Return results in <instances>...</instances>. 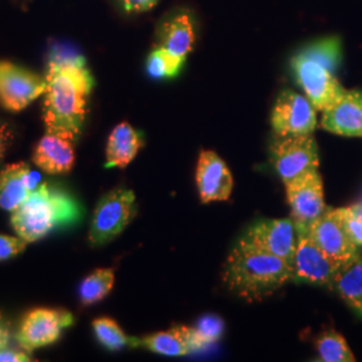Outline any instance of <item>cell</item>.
<instances>
[{"label":"cell","instance_id":"1","mask_svg":"<svg viewBox=\"0 0 362 362\" xmlns=\"http://www.w3.org/2000/svg\"><path fill=\"white\" fill-rule=\"evenodd\" d=\"M46 79L43 106L46 129L74 141L83 127L88 97L94 85L90 71L79 57H57L49 64Z\"/></svg>","mask_w":362,"mask_h":362},{"label":"cell","instance_id":"2","mask_svg":"<svg viewBox=\"0 0 362 362\" xmlns=\"http://www.w3.org/2000/svg\"><path fill=\"white\" fill-rule=\"evenodd\" d=\"M294 279V270L284 259L238 242L228 255L223 281L228 290L248 302L272 296Z\"/></svg>","mask_w":362,"mask_h":362},{"label":"cell","instance_id":"3","mask_svg":"<svg viewBox=\"0 0 362 362\" xmlns=\"http://www.w3.org/2000/svg\"><path fill=\"white\" fill-rule=\"evenodd\" d=\"M78 216L79 208L70 194L52 184H38L26 202L11 212V226L18 236L34 243Z\"/></svg>","mask_w":362,"mask_h":362},{"label":"cell","instance_id":"4","mask_svg":"<svg viewBox=\"0 0 362 362\" xmlns=\"http://www.w3.org/2000/svg\"><path fill=\"white\" fill-rule=\"evenodd\" d=\"M136 215L133 191L116 188L105 194L93 214L89 240L93 246H104L122 233Z\"/></svg>","mask_w":362,"mask_h":362},{"label":"cell","instance_id":"5","mask_svg":"<svg viewBox=\"0 0 362 362\" xmlns=\"http://www.w3.org/2000/svg\"><path fill=\"white\" fill-rule=\"evenodd\" d=\"M298 83L317 110L324 112L338 101L346 89L339 83L334 73L320 61L299 52L291 61Z\"/></svg>","mask_w":362,"mask_h":362},{"label":"cell","instance_id":"6","mask_svg":"<svg viewBox=\"0 0 362 362\" xmlns=\"http://www.w3.org/2000/svg\"><path fill=\"white\" fill-rule=\"evenodd\" d=\"M291 219L297 230H309L311 224L324 215V185L318 169L285 182Z\"/></svg>","mask_w":362,"mask_h":362},{"label":"cell","instance_id":"7","mask_svg":"<svg viewBox=\"0 0 362 362\" xmlns=\"http://www.w3.org/2000/svg\"><path fill=\"white\" fill-rule=\"evenodd\" d=\"M272 164L284 182L318 169V148L313 134L276 137L272 145Z\"/></svg>","mask_w":362,"mask_h":362},{"label":"cell","instance_id":"8","mask_svg":"<svg viewBox=\"0 0 362 362\" xmlns=\"http://www.w3.org/2000/svg\"><path fill=\"white\" fill-rule=\"evenodd\" d=\"M47 88L46 77L8 61H0V104L10 112H21Z\"/></svg>","mask_w":362,"mask_h":362},{"label":"cell","instance_id":"9","mask_svg":"<svg viewBox=\"0 0 362 362\" xmlns=\"http://www.w3.org/2000/svg\"><path fill=\"white\" fill-rule=\"evenodd\" d=\"M73 321L71 313L65 309L38 308L28 311L19 325L18 342L28 353L45 348L62 336V332Z\"/></svg>","mask_w":362,"mask_h":362},{"label":"cell","instance_id":"10","mask_svg":"<svg viewBox=\"0 0 362 362\" xmlns=\"http://www.w3.org/2000/svg\"><path fill=\"white\" fill-rule=\"evenodd\" d=\"M297 240V227L293 219H275L255 223L239 242L284 259L293 266Z\"/></svg>","mask_w":362,"mask_h":362},{"label":"cell","instance_id":"11","mask_svg":"<svg viewBox=\"0 0 362 362\" xmlns=\"http://www.w3.org/2000/svg\"><path fill=\"white\" fill-rule=\"evenodd\" d=\"M315 112L308 97L293 90L282 91L272 110V130L276 137L313 134L317 127Z\"/></svg>","mask_w":362,"mask_h":362},{"label":"cell","instance_id":"12","mask_svg":"<svg viewBox=\"0 0 362 362\" xmlns=\"http://www.w3.org/2000/svg\"><path fill=\"white\" fill-rule=\"evenodd\" d=\"M297 250L294 255V279L310 285L333 286L337 272L341 269L313 240L309 230H297Z\"/></svg>","mask_w":362,"mask_h":362},{"label":"cell","instance_id":"13","mask_svg":"<svg viewBox=\"0 0 362 362\" xmlns=\"http://www.w3.org/2000/svg\"><path fill=\"white\" fill-rule=\"evenodd\" d=\"M309 233L318 247L339 267L361 255L360 247L351 242L345 231L337 208H327L324 215L309 227Z\"/></svg>","mask_w":362,"mask_h":362},{"label":"cell","instance_id":"14","mask_svg":"<svg viewBox=\"0 0 362 362\" xmlns=\"http://www.w3.org/2000/svg\"><path fill=\"white\" fill-rule=\"evenodd\" d=\"M196 182L203 203L228 200L233 192L231 170L212 151H204L199 157Z\"/></svg>","mask_w":362,"mask_h":362},{"label":"cell","instance_id":"15","mask_svg":"<svg viewBox=\"0 0 362 362\" xmlns=\"http://www.w3.org/2000/svg\"><path fill=\"white\" fill-rule=\"evenodd\" d=\"M321 127L339 136L362 137V91H345L338 101L324 110Z\"/></svg>","mask_w":362,"mask_h":362},{"label":"cell","instance_id":"16","mask_svg":"<svg viewBox=\"0 0 362 362\" xmlns=\"http://www.w3.org/2000/svg\"><path fill=\"white\" fill-rule=\"evenodd\" d=\"M33 161L38 168L49 175H62L70 172L76 163L73 140L47 132L37 144Z\"/></svg>","mask_w":362,"mask_h":362},{"label":"cell","instance_id":"17","mask_svg":"<svg viewBox=\"0 0 362 362\" xmlns=\"http://www.w3.org/2000/svg\"><path fill=\"white\" fill-rule=\"evenodd\" d=\"M39 176L26 163H15L0 170V208L13 212L38 185Z\"/></svg>","mask_w":362,"mask_h":362},{"label":"cell","instance_id":"18","mask_svg":"<svg viewBox=\"0 0 362 362\" xmlns=\"http://www.w3.org/2000/svg\"><path fill=\"white\" fill-rule=\"evenodd\" d=\"M143 146L140 132L128 122L118 124L112 130L106 145V168H125Z\"/></svg>","mask_w":362,"mask_h":362},{"label":"cell","instance_id":"19","mask_svg":"<svg viewBox=\"0 0 362 362\" xmlns=\"http://www.w3.org/2000/svg\"><path fill=\"white\" fill-rule=\"evenodd\" d=\"M132 345L141 346L157 354L168 357L187 356L194 353L188 336V326L182 325L173 326L165 332H158L143 338H132Z\"/></svg>","mask_w":362,"mask_h":362},{"label":"cell","instance_id":"20","mask_svg":"<svg viewBox=\"0 0 362 362\" xmlns=\"http://www.w3.org/2000/svg\"><path fill=\"white\" fill-rule=\"evenodd\" d=\"M332 288L336 290L349 308L362 317V255L338 270Z\"/></svg>","mask_w":362,"mask_h":362},{"label":"cell","instance_id":"21","mask_svg":"<svg viewBox=\"0 0 362 362\" xmlns=\"http://www.w3.org/2000/svg\"><path fill=\"white\" fill-rule=\"evenodd\" d=\"M194 27L188 15L181 13L170 19L161 33V47L170 54L185 59L194 45Z\"/></svg>","mask_w":362,"mask_h":362},{"label":"cell","instance_id":"22","mask_svg":"<svg viewBox=\"0 0 362 362\" xmlns=\"http://www.w3.org/2000/svg\"><path fill=\"white\" fill-rule=\"evenodd\" d=\"M115 285L112 269H97L89 274L79 286V299L83 306H90L109 296Z\"/></svg>","mask_w":362,"mask_h":362},{"label":"cell","instance_id":"23","mask_svg":"<svg viewBox=\"0 0 362 362\" xmlns=\"http://www.w3.org/2000/svg\"><path fill=\"white\" fill-rule=\"evenodd\" d=\"M224 333V322L219 315H203L194 326H188L189 342L194 351L218 342Z\"/></svg>","mask_w":362,"mask_h":362},{"label":"cell","instance_id":"24","mask_svg":"<svg viewBox=\"0 0 362 362\" xmlns=\"http://www.w3.org/2000/svg\"><path fill=\"white\" fill-rule=\"evenodd\" d=\"M317 350L325 362H354L356 357L351 353L345 338L334 330L325 332L317 339Z\"/></svg>","mask_w":362,"mask_h":362},{"label":"cell","instance_id":"25","mask_svg":"<svg viewBox=\"0 0 362 362\" xmlns=\"http://www.w3.org/2000/svg\"><path fill=\"white\" fill-rule=\"evenodd\" d=\"M93 330L98 342L107 350L116 351L132 345V338L124 333L119 325L112 318L101 317L93 321Z\"/></svg>","mask_w":362,"mask_h":362},{"label":"cell","instance_id":"26","mask_svg":"<svg viewBox=\"0 0 362 362\" xmlns=\"http://www.w3.org/2000/svg\"><path fill=\"white\" fill-rule=\"evenodd\" d=\"M182 64L184 59L170 54L168 50L160 46L151 52L146 62V70L151 77L172 78L180 71Z\"/></svg>","mask_w":362,"mask_h":362},{"label":"cell","instance_id":"27","mask_svg":"<svg viewBox=\"0 0 362 362\" xmlns=\"http://www.w3.org/2000/svg\"><path fill=\"white\" fill-rule=\"evenodd\" d=\"M311 58L320 61L326 67H329L333 73L336 71L337 67L341 62V42L338 38L322 39L309 47H306L303 52Z\"/></svg>","mask_w":362,"mask_h":362},{"label":"cell","instance_id":"28","mask_svg":"<svg viewBox=\"0 0 362 362\" xmlns=\"http://www.w3.org/2000/svg\"><path fill=\"white\" fill-rule=\"evenodd\" d=\"M337 212L351 242L357 247H362L361 216H358L351 207L337 208Z\"/></svg>","mask_w":362,"mask_h":362},{"label":"cell","instance_id":"29","mask_svg":"<svg viewBox=\"0 0 362 362\" xmlns=\"http://www.w3.org/2000/svg\"><path fill=\"white\" fill-rule=\"evenodd\" d=\"M27 243L21 236H10L0 233V262L8 260L26 250Z\"/></svg>","mask_w":362,"mask_h":362},{"label":"cell","instance_id":"30","mask_svg":"<svg viewBox=\"0 0 362 362\" xmlns=\"http://www.w3.org/2000/svg\"><path fill=\"white\" fill-rule=\"evenodd\" d=\"M124 10L129 13H139L149 11L153 8L158 0H119Z\"/></svg>","mask_w":362,"mask_h":362},{"label":"cell","instance_id":"31","mask_svg":"<svg viewBox=\"0 0 362 362\" xmlns=\"http://www.w3.org/2000/svg\"><path fill=\"white\" fill-rule=\"evenodd\" d=\"M31 357L26 350H16L6 346L0 349V362H28Z\"/></svg>","mask_w":362,"mask_h":362},{"label":"cell","instance_id":"32","mask_svg":"<svg viewBox=\"0 0 362 362\" xmlns=\"http://www.w3.org/2000/svg\"><path fill=\"white\" fill-rule=\"evenodd\" d=\"M13 132L11 127L7 122H4L3 119H0V161L13 143Z\"/></svg>","mask_w":362,"mask_h":362},{"label":"cell","instance_id":"33","mask_svg":"<svg viewBox=\"0 0 362 362\" xmlns=\"http://www.w3.org/2000/svg\"><path fill=\"white\" fill-rule=\"evenodd\" d=\"M10 342V325L0 313V349L8 346Z\"/></svg>","mask_w":362,"mask_h":362},{"label":"cell","instance_id":"34","mask_svg":"<svg viewBox=\"0 0 362 362\" xmlns=\"http://www.w3.org/2000/svg\"><path fill=\"white\" fill-rule=\"evenodd\" d=\"M351 209H353L358 216H361L362 218V202L361 203H358V204H356V206H351Z\"/></svg>","mask_w":362,"mask_h":362}]
</instances>
